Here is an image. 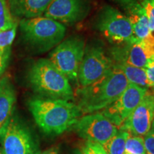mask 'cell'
<instances>
[{
  "label": "cell",
  "mask_w": 154,
  "mask_h": 154,
  "mask_svg": "<svg viewBox=\"0 0 154 154\" xmlns=\"http://www.w3.org/2000/svg\"><path fill=\"white\" fill-rule=\"evenodd\" d=\"M130 133L126 130L119 129L105 145H103L108 154H124L126 141Z\"/></svg>",
  "instance_id": "obj_18"
},
{
  "label": "cell",
  "mask_w": 154,
  "mask_h": 154,
  "mask_svg": "<svg viewBox=\"0 0 154 154\" xmlns=\"http://www.w3.org/2000/svg\"><path fill=\"white\" fill-rule=\"evenodd\" d=\"M75 154H81V152L79 151H76V153Z\"/></svg>",
  "instance_id": "obj_29"
},
{
  "label": "cell",
  "mask_w": 154,
  "mask_h": 154,
  "mask_svg": "<svg viewBox=\"0 0 154 154\" xmlns=\"http://www.w3.org/2000/svg\"><path fill=\"white\" fill-rule=\"evenodd\" d=\"M147 16L149 34L143 42L154 49V0H138Z\"/></svg>",
  "instance_id": "obj_19"
},
{
  "label": "cell",
  "mask_w": 154,
  "mask_h": 154,
  "mask_svg": "<svg viewBox=\"0 0 154 154\" xmlns=\"http://www.w3.org/2000/svg\"><path fill=\"white\" fill-rule=\"evenodd\" d=\"M124 154H147L143 136L129 134L126 141Z\"/></svg>",
  "instance_id": "obj_20"
},
{
  "label": "cell",
  "mask_w": 154,
  "mask_h": 154,
  "mask_svg": "<svg viewBox=\"0 0 154 154\" xmlns=\"http://www.w3.org/2000/svg\"><path fill=\"white\" fill-rule=\"evenodd\" d=\"M88 0H52L44 11V17L59 22L74 24L89 12Z\"/></svg>",
  "instance_id": "obj_12"
},
{
  "label": "cell",
  "mask_w": 154,
  "mask_h": 154,
  "mask_svg": "<svg viewBox=\"0 0 154 154\" xmlns=\"http://www.w3.org/2000/svg\"><path fill=\"white\" fill-rule=\"evenodd\" d=\"M72 128L81 138L106 143L118 132L119 128L101 113H92L79 118Z\"/></svg>",
  "instance_id": "obj_9"
},
{
  "label": "cell",
  "mask_w": 154,
  "mask_h": 154,
  "mask_svg": "<svg viewBox=\"0 0 154 154\" xmlns=\"http://www.w3.org/2000/svg\"><path fill=\"white\" fill-rule=\"evenodd\" d=\"M124 11L132 25L135 37L144 40L149 34L147 16L138 0H113Z\"/></svg>",
  "instance_id": "obj_14"
},
{
  "label": "cell",
  "mask_w": 154,
  "mask_h": 154,
  "mask_svg": "<svg viewBox=\"0 0 154 154\" xmlns=\"http://www.w3.org/2000/svg\"><path fill=\"white\" fill-rule=\"evenodd\" d=\"M148 88L128 83L121 95L101 113L118 128L139 104L147 93Z\"/></svg>",
  "instance_id": "obj_10"
},
{
  "label": "cell",
  "mask_w": 154,
  "mask_h": 154,
  "mask_svg": "<svg viewBox=\"0 0 154 154\" xmlns=\"http://www.w3.org/2000/svg\"><path fill=\"white\" fill-rule=\"evenodd\" d=\"M17 24L8 29L0 32V56L11 52V46L16 36Z\"/></svg>",
  "instance_id": "obj_21"
},
{
  "label": "cell",
  "mask_w": 154,
  "mask_h": 154,
  "mask_svg": "<svg viewBox=\"0 0 154 154\" xmlns=\"http://www.w3.org/2000/svg\"><path fill=\"white\" fill-rule=\"evenodd\" d=\"M114 64L122 71L128 83L149 89V83H148L146 69L131 66L125 63H114Z\"/></svg>",
  "instance_id": "obj_17"
},
{
  "label": "cell",
  "mask_w": 154,
  "mask_h": 154,
  "mask_svg": "<svg viewBox=\"0 0 154 154\" xmlns=\"http://www.w3.org/2000/svg\"><path fill=\"white\" fill-rule=\"evenodd\" d=\"M153 58H154V56H153Z\"/></svg>",
  "instance_id": "obj_30"
},
{
  "label": "cell",
  "mask_w": 154,
  "mask_h": 154,
  "mask_svg": "<svg viewBox=\"0 0 154 154\" xmlns=\"http://www.w3.org/2000/svg\"><path fill=\"white\" fill-rule=\"evenodd\" d=\"M0 154H4L2 150V148H0Z\"/></svg>",
  "instance_id": "obj_28"
},
{
  "label": "cell",
  "mask_w": 154,
  "mask_h": 154,
  "mask_svg": "<svg viewBox=\"0 0 154 154\" xmlns=\"http://www.w3.org/2000/svg\"><path fill=\"white\" fill-rule=\"evenodd\" d=\"M81 36H73L61 42L51 51L49 60L69 80H78V73L85 51Z\"/></svg>",
  "instance_id": "obj_7"
},
{
  "label": "cell",
  "mask_w": 154,
  "mask_h": 154,
  "mask_svg": "<svg viewBox=\"0 0 154 154\" xmlns=\"http://www.w3.org/2000/svg\"><path fill=\"white\" fill-rule=\"evenodd\" d=\"M154 119V94L149 90L128 116L119 129L126 130L130 134L144 136L151 128Z\"/></svg>",
  "instance_id": "obj_13"
},
{
  "label": "cell",
  "mask_w": 154,
  "mask_h": 154,
  "mask_svg": "<svg viewBox=\"0 0 154 154\" xmlns=\"http://www.w3.org/2000/svg\"><path fill=\"white\" fill-rule=\"evenodd\" d=\"M11 52L6 54L3 56H0V79L2 78L4 73H5L7 65L9 63V58H10Z\"/></svg>",
  "instance_id": "obj_26"
},
{
  "label": "cell",
  "mask_w": 154,
  "mask_h": 154,
  "mask_svg": "<svg viewBox=\"0 0 154 154\" xmlns=\"http://www.w3.org/2000/svg\"><path fill=\"white\" fill-rule=\"evenodd\" d=\"M28 107L38 128L48 135H59L69 130L82 114L78 106L66 99L32 98Z\"/></svg>",
  "instance_id": "obj_1"
},
{
  "label": "cell",
  "mask_w": 154,
  "mask_h": 154,
  "mask_svg": "<svg viewBox=\"0 0 154 154\" xmlns=\"http://www.w3.org/2000/svg\"><path fill=\"white\" fill-rule=\"evenodd\" d=\"M28 81L32 89L44 97L66 100L74 97L69 79L49 59L36 61L28 72Z\"/></svg>",
  "instance_id": "obj_3"
},
{
  "label": "cell",
  "mask_w": 154,
  "mask_h": 154,
  "mask_svg": "<svg viewBox=\"0 0 154 154\" xmlns=\"http://www.w3.org/2000/svg\"><path fill=\"white\" fill-rule=\"evenodd\" d=\"M52 0H9L11 13L25 19L40 17Z\"/></svg>",
  "instance_id": "obj_16"
},
{
  "label": "cell",
  "mask_w": 154,
  "mask_h": 154,
  "mask_svg": "<svg viewBox=\"0 0 154 154\" xmlns=\"http://www.w3.org/2000/svg\"><path fill=\"white\" fill-rule=\"evenodd\" d=\"M24 41L36 52H45L62 42L66 33L63 24L37 17L23 19L19 23Z\"/></svg>",
  "instance_id": "obj_4"
},
{
  "label": "cell",
  "mask_w": 154,
  "mask_h": 154,
  "mask_svg": "<svg viewBox=\"0 0 154 154\" xmlns=\"http://www.w3.org/2000/svg\"><path fill=\"white\" fill-rule=\"evenodd\" d=\"M16 24L11 17L6 0H0V32L11 28Z\"/></svg>",
  "instance_id": "obj_22"
},
{
  "label": "cell",
  "mask_w": 154,
  "mask_h": 154,
  "mask_svg": "<svg viewBox=\"0 0 154 154\" xmlns=\"http://www.w3.org/2000/svg\"><path fill=\"white\" fill-rule=\"evenodd\" d=\"M16 99V92L11 78L5 75L0 79V129L14 113Z\"/></svg>",
  "instance_id": "obj_15"
},
{
  "label": "cell",
  "mask_w": 154,
  "mask_h": 154,
  "mask_svg": "<svg viewBox=\"0 0 154 154\" xmlns=\"http://www.w3.org/2000/svg\"><path fill=\"white\" fill-rule=\"evenodd\" d=\"M110 54L114 63H125L145 69L148 61L153 58L154 49L143 40L135 38L113 46L110 49Z\"/></svg>",
  "instance_id": "obj_11"
},
{
  "label": "cell",
  "mask_w": 154,
  "mask_h": 154,
  "mask_svg": "<svg viewBox=\"0 0 154 154\" xmlns=\"http://www.w3.org/2000/svg\"><path fill=\"white\" fill-rule=\"evenodd\" d=\"M128 82L120 69L113 66L104 76L77 90L78 106L84 114L103 110L121 95Z\"/></svg>",
  "instance_id": "obj_2"
},
{
  "label": "cell",
  "mask_w": 154,
  "mask_h": 154,
  "mask_svg": "<svg viewBox=\"0 0 154 154\" xmlns=\"http://www.w3.org/2000/svg\"><path fill=\"white\" fill-rule=\"evenodd\" d=\"M94 26L114 45L136 38L129 19L118 9L109 5L103 6L100 9L94 21Z\"/></svg>",
  "instance_id": "obj_6"
},
{
  "label": "cell",
  "mask_w": 154,
  "mask_h": 154,
  "mask_svg": "<svg viewBox=\"0 0 154 154\" xmlns=\"http://www.w3.org/2000/svg\"><path fill=\"white\" fill-rule=\"evenodd\" d=\"M81 154H108V153L101 144L86 140L82 147Z\"/></svg>",
  "instance_id": "obj_23"
},
{
  "label": "cell",
  "mask_w": 154,
  "mask_h": 154,
  "mask_svg": "<svg viewBox=\"0 0 154 154\" xmlns=\"http://www.w3.org/2000/svg\"><path fill=\"white\" fill-rule=\"evenodd\" d=\"M113 61L106 54L99 43H91L85 47L78 73L82 87L93 84L104 76L113 66Z\"/></svg>",
  "instance_id": "obj_8"
},
{
  "label": "cell",
  "mask_w": 154,
  "mask_h": 154,
  "mask_svg": "<svg viewBox=\"0 0 154 154\" xmlns=\"http://www.w3.org/2000/svg\"><path fill=\"white\" fill-rule=\"evenodd\" d=\"M58 152H59V149L57 147H53L47 150V151L42 152L40 154H58Z\"/></svg>",
  "instance_id": "obj_27"
},
{
  "label": "cell",
  "mask_w": 154,
  "mask_h": 154,
  "mask_svg": "<svg viewBox=\"0 0 154 154\" xmlns=\"http://www.w3.org/2000/svg\"><path fill=\"white\" fill-rule=\"evenodd\" d=\"M143 139L147 154H154V119L149 131L144 136Z\"/></svg>",
  "instance_id": "obj_24"
},
{
  "label": "cell",
  "mask_w": 154,
  "mask_h": 154,
  "mask_svg": "<svg viewBox=\"0 0 154 154\" xmlns=\"http://www.w3.org/2000/svg\"><path fill=\"white\" fill-rule=\"evenodd\" d=\"M145 69L149 83V89L154 94V58H152L148 61L147 66Z\"/></svg>",
  "instance_id": "obj_25"
},
{
  "label": "cell",
  "mask_w": 154,
  "mask_h": 154,
  "mask_svg": "<svg viewBox=\"0 0 154 154\" xmlns=\"http://www.w3.org/2000/svg\"><path fill=\"white\" fill-rule=\"evenodd\" d=\"M4 154H38L37 143L28 126L15 113L0 129Z\"/></svg>",
  "instance_id": "obj_5"
}]
</instances>
